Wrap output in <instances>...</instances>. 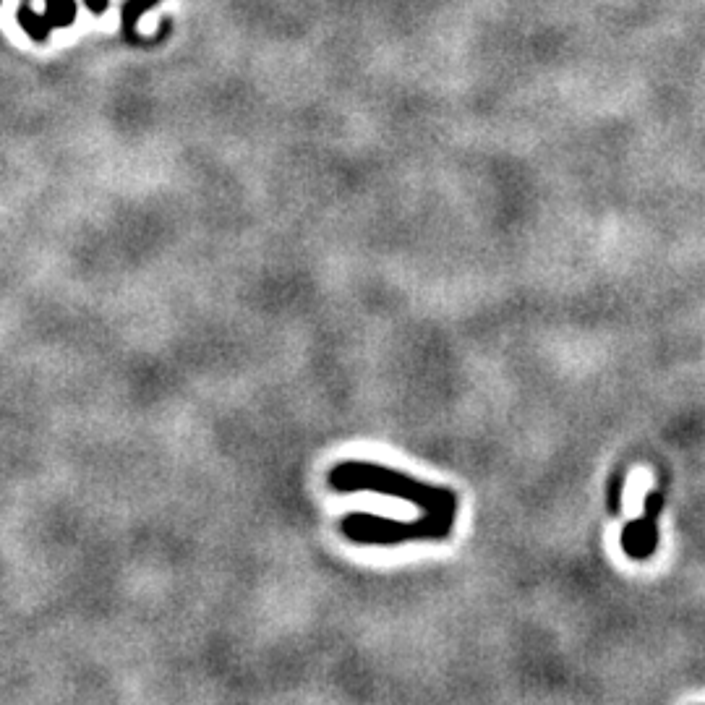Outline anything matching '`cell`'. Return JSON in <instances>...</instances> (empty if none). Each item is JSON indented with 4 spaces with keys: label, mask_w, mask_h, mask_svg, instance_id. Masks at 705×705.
<instances>
[{
    "label": "cell",
    "mask_w": 705,
    "mask_h": 705,
    "mask_svg": "<svg viewBox=\"0 0 705 705\" xmlns=\"http://www.w3.org/2000/svg\"><path fill=\"white\" fill-rule=\"evenodd\" d=\"M329 489L348 494V491H376L387 497L403 499L416 504L421 512L429 515L457 517V494L444 486L423 484L418 478L408 476L403 470L384 468L376 463H361V460H345L329 470Z\"/></svg>",
    "instance_id": "6da1fadb"
},
{
    "label": "cell",
    "mask_w": 705,
    "mask_h": 705,
    "mask_svg": "<svg viewBox=\"0 0 705 705\" xmlns=\"http://www.w3.org/2000/svg\"><path fill=\"white\" fill-rule=\"evenodd\" d=\"M457 517L429 515L418 520H392L374 512H350L340 520V533L361 546H400L413 541H444L455 531Z\"/></svg>",
    "instance_id": "7a4b0ae2"
},
{
    "label": "cell",
    "mask_w": 705,
    "mask_h": 705,
    "mask_svg": "<svg viewBox=\"0 0 705 705\" xmlns=\"http://www.w3.org/2000/svg\"><path fill=\"white\" fill-rule=\"evenodd\" d=\"M661 510V494L653 491L648 502H645V520H635L622 533V546L632 559L651 557L656 549L658 531H656V512Z\"/></svg>",
    "instance_id": "3957f363"
},
{
    "label": "cell",
    "mask_w": 705,
    "mask_h": 705,
    "mask_svg": "<svg viewBox=\"0 0 705 705\" xmlns=\"http://www.w3.org/2000/svg\"><path fill=\"white\" fill-rule=\"evenodd\" d=\"M16 21H19V27L24 29L27 37H32L34 42H45L47 37H50V32L55 29L45 14H37V11L29 8V0H24V3L19 6V11H16Z\"/></svg>",
    "instance_id": "277c9868"
},
{
    "label": "cell",
    "mask_w": 705,
    "mask_h": 705,
    "mask_svg": "<svg viewBox=\"0 0 705 705\" xmlns=\"http://www.w3.org/2000/svg\"><path fill=\"white\" fill-rule=\"evenodd\" d=\"M160 0H128L126 6L121 11V27L123 34H126L128 42H139V34H136V24H139L141 14L149 11L152 6H157Z\"/></svg>",
    "instance_id": "5b68a950"
},
{
    "label": "cell",
    "mask_w": 705,
    "mask_h": 705,
    "mask_svg": "<svg viewBox=\"0 0 705 705\" xmlns=\"http://www.w3.org/2000/svg\"><path fill=\"white\" fill-rule=\"evenodd\" d=\"M45 16L55 29H66L76 21V0H45Z\"/></svg>",
    "instance_id": "8992f818"
},
{
    "label": "cell",
    "mask_w": 705,
    "mask_h": 705,
    "mask_svg": "<svg viewBox=\"0 0 705 705\" xmlns=\"http://www.w3.org/2000/svg\"><path fill=\"white\" fill-rule=\"evenodd\" d=\"M84 6L89 8V14L92 16H102L105 14V8H108V0H84Z\"/></svg>",
    "instance_id": "52a82bcc"
},
{
    "label": "cell",
    "mask_w": 705,
    "mask_h": 705,
    "mask_svg": "<svg viewBox=\"0 0 705 705\" xmlns=\"http://www.w3.org/2000/svg\"><path fill=\"white\" fill-rule=\"evenodd\" d=\"M0 3H3V0H0Z\"/></svg>",
    "instance_id": "ba28073f"
}]
</instances>
